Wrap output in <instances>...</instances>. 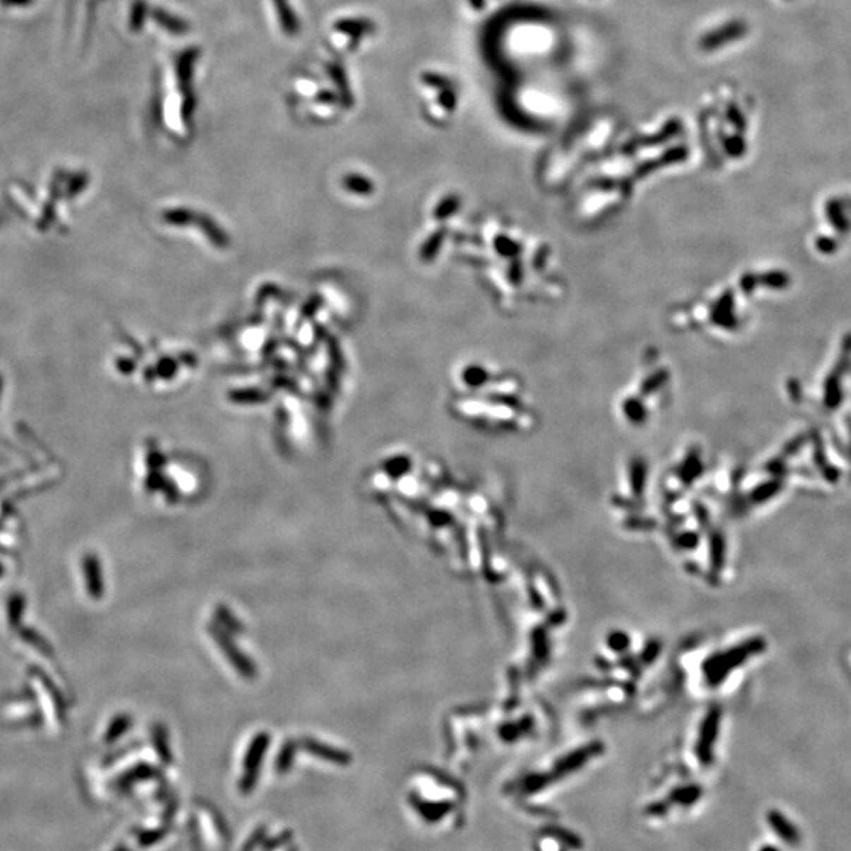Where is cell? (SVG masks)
Here are the masks:
<instances>
[{
  "mask_svg": "<svg viewBox=\"0 0 851 851\" xmlns=\"http://www.w3.org/2000/svg\"><path fill=\"white\" fill-rule=\"evenodd\" d=\"M768 825L773 828V831L775 833V835L779 837L780 840H783L790 847H796L799 845L801 842V833L796 825H793L792 821H790L785 815L779 810H769L766 815Z\"/></svg>",
  "mask_w": 851,
  "mask_h": 851,
  "instance_id": "1",
  "label": "cell"
},
{
  "mask_svg": "<svg viewBox=\"0 0 851 851\" xmlns=\"http://www.w3.org/2000/svg\"><path fill=\"white\" fill-rule=\"evenodd\" d=\"M414 806L428 823L440 821L445 815H448L451 812V809H452L449 802L432 804V802H423L420 799H414Z\"/></svg>",
  "mask_w": 851,
  "mask_h": 851,
  "instance_id": "2",
  "label": "cell"
},
{
  "mask_svg": "<svg viewBox=\"0 0 851 851\" xmlns=\"http://www.w3.org/2000/svg\"><path fill=\"white\" fill-rule=\"evenodd\" d=\"M701 795V790L697 785H687V787H680L677 790H673L670 793V796L667 798V804L670 806V804H681V806H691V804L697 802Z\"/></svg>",
  "mask_w": 851,
  "mask_h": 851,
  "instance_id": "3",
  "label": "cell"
},
{
  "mask_svg": "<svg viewBox=\"0 0 851 851\" xmlns=\"http://www.w3.org/2000/svg\"><path fill=\"white\" fill-rule=\"evenodd\" d=\"M550 834H552L553 837H557L558 840H562L563 843H567V847L576 848V850H577V848H580V847H582V845H580L579 837H576V835H574V834H567L566 831H562V829H553Z\"/></svg>",
  "mask_w": 851,
  "mask_h": 851,
  "instance_id": "4",
  "label": "cell"
},
{
  "mask_svg": "<svg viewBox=\"0 0 851 851\" xmlns=\"http://www.w3.org/2000/svg\"><path fill=\"white\" fill-rule=\"evenodd\" d=\"M544 787H545V779L544 778H529V779H526L522 783L524 792L525 793H530V795L535 793V792H539V790L544 788Z\"/></svg>",
  "mask_w": 851,
  "mask_h": 851,
  "instance_id": "5",
  "label": "cell"
},
{
  "mask_svg": "<svg viewBox=\"0 0 851 851\" xmlns=\"http://www.w3.org/2000/svg\"><path fill=\"white\" fill-rule=\"evenodd\" d=\"M760 851H780V850H779V848H775V847H773V845H766V847L760 848Z\"/></svg>",
  "mask_w": 851,
  "mask_h": 851,
  "instance_id": "6",
  "label": "cell"
},
{
  "mask_svg": "<svg viewBox=\"0 0 851 851\" xmlns=\"http://www.w3.org/2000/svg\"><path fill=\"white\" fill-rule=\"evenodd\" d=\"M10 4H25L27 0H8Z\"/></svg>",
  "mask_w": 851,
  "mask_h": 851,
  "instance_id": "7",
  "label": "cell"
}]
</instances>
